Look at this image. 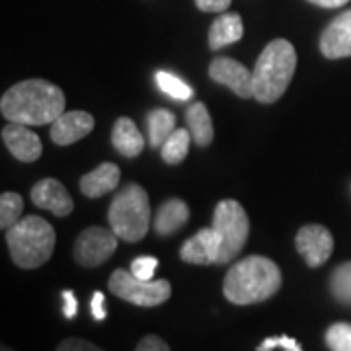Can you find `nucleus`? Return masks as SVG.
Here are the masks:
<instances>
[{"label":"nucleus","mask_w":351,"mask_h":351,"mask_svg":"<svg viewBox=\"0 0 351 351\" xmlns=\"http://www.w3.org/2000/svg\"><path fill=\"white\" fill-rule=\"evenodd\" d=\"M2 141L8 147L10 154L20 162H34L43 152V145L38 135L25 129L22 123L8 121V125L2 129Z\"/></svg>","instance_id":"15"},{"label":"nucleus","mask_w":351,"mask_h":351,"mask_svg":"<svg viewBox=\"0 0 351 351\" xmlns=\"http://www.w3.org/2000/svg\"><path fill=\"white\" fill-rule=\"evenodd\" d=\"M63 299H64V316H66V318H75L76 311H78V302H76L73 291H64Z\"/></svg>","instance_id":"33"},{"label":"nucleus","mask_w":351,"mask_h":351,"mask_svg":"<svg viewBox=\"0 0 351 351\" xmlns=\"http://www.w3.org/2000/svg\"><path fill=\"white\" fill-rule=\"evenodd\" d=\"M92 314H94L96 320H104L106 318V297L100 291H96L94 297H92Z\"/></svg>","instance_id":"32"},{"label":"nucleus","mask_w":351,"mask_h":351,"mask_svg":"<svg viewBox=\"0 0 351 351\" xmlns=\"http://www.w3.org/2000/svg\"><path fill=\"white\" fill-rule=\"evenodd\" d=\"M63 90L43 78L18 82L0 100L2 115L22 125H47L64 113Z\"/></svg>","instance_id":"1"},{"label":"nucleus","mask_w":351,"mask_h":351,"mask_svg":"<svg viewBox=\"0 0 351 351\" xmlns=\"http://www.w3.org/2000/svg\"><path fill=\"white\" fill-rule=\"evenodd\" d=\"M158 267V260L151 258V256H141L137 260H133L131 263V274L138 279H145V281H151L154 277V271Z\"/></svg>","instance_id":"28"},{"label":"nucleus","mask_w":351,"mask_h":351,"mask_svg":"<svg viewBox=\"0 0 351 351\" xmlns=\"http://www.w3.org/2000/svg\"><path fill=\"white\" fill-rule=\"evenodd\" d=\"M117 234L101 226H90L78 234L75 242V260L82 267H98L108 262L117 250Z\"/></svg>","instance_id":"8"},{"label":"nucleus","mask_w":351,"mask_h":351,"mask_svg":"<svg viewBox=\"0 0 351 351\" xmlns=\"http://www.w3.org/2000/svg\"><path fill=\"white\" fill-rule=\"evenodd\" d=\"M209 76L215 82L228 86L239 98H254V73L234 59L217 57L209 64Z\"/></svg>","instance_id":"9"},{"label":"nucleus","mask_w":351,"mask_h":351,"mask_svg":"<svg viewBox=\"0 0 351 351\" xmlns=\"http://www.w3.org/2000/svg\"><path fill=\"white\" fill-rule=\"evenodd\" d=\"M258 351H302L299 341L289 336H276V338L263 339L258 346Z\"/></svg>","instance_id":"27"},{"label":"nucleus","mask_w":351,"mask_h":351,"mask_svg":"<svg viewBox=\"0 0 351 351\" xmlns=\"http://www.w3.org/2000/svg\"><path fill=\"white\" fill-rule=\"evenodd\" d=\"M147 125L151 147H162L166 138L176 131V115L168 110H152L147 117Z\"/></svg>","instance_id":"21"},{"label":"nucleus","mask_w":351,"mask_h":351,"mask_svg":"<svg viewBox=\"0 0 351 351\" xmlns=\"http://www.w3.org/2000/svg\"><path fill=\"white\" fill-rule=\"evenodd\" d=\"M308 2L320 6V8H339V6L348 4L350 0H308Z\"/></svg>","instance_id":"34"},{"label":"nucleus","mask_w":351,"mask_h":351,"mask_svg":"<svg viewBox=\"0 0 351 351\" xmlns=\"http://www.w3.org/2000/svg\"><path fill=\"white\" fill-rule=\"evenodd\" d=\"M22 213H24L22 195H18L14 191H4L0 195V226L4 230H8L10 226L20 221Z\"/></svg>","instance_id":"23"},{"label":"nucleus","mask_w":351,"mask_h":351,"mask_svg":"<svg viewBox=\"0 0 351 351\" xmlns=\"http://www.w3.org/2000/svg\"><path fill=\"white\" fill-rule=\"evenodd\" d=\"M94 129V117L88 112H64L51 123V141L59 147H69L84 138Z\"/></svg>","instance_id":"13"},{"label":"nucleus","mask_w":351,"mask_h":351,"mask_svg":"<svg viewBox=\"0 0 351 351\" xmlns=\"http://www.w3.org/2000/svg\"><path fill=\"white\" fill-rule=\"evenodd\" d=\"M189 207L186 201L182 199H168L164 201L162 207L158 209L156 219H154V230L158 237H170L176 230L188 223Z\"/></svg>","instance_id":"19"},{"label":"nucleus","mask_w":351,"mask_h":351,"mask_svg":"<svg viewBox=\"0 0 351 351\" xmlns=\"http://www.w3.org/2000/svg\"><path fill=\"white\" fill-rule=\"evenodd\" d=\"M108 285L115 297L137 306H158L168 301L172 295V285L166 279L145 281L125 269H115Z\"/></svg>","instance_id":"7"},{"label":"nucleus","mask_w":351,"mask_h":351,"mask_svg":"<svg viewBox=\"0 0 351 351\" xmlns=\"http://www.w3.org/2000/svg\"><path fill=\"white\" fill-rule=\"evenodd\" d=\"M112 143L115 151L123 154L125 158H135L145 149V137L141 135L135 121L129 117H119L115 121L112 131Z\"/></svg>","instance_id":"17"},{"label":"nucleus","mask_w":351,"mask_h":351,"mask_svg":"<svg viewBox=\"0 0 351 351\" xmlns=\"http://www.w3.org/2000/svg\"><path fill=\"white\" fill-rule=\"evenodd\" d=\"M297 250L308 263V267H320L334 252V239L326 226L304 225L295 239Z\"/></svg>","instance_id":"10"},{"label":"nucleus","mask_w":351,"mask_h":351,"mask_svg":"<svg viewBox=\"0 0 351 351\" xmlns=\"http://www.w3.org/2000/svg\"><path fill=\"white\" fill-rule=\"evenodd\" d=\"M119 176H121V170H119L117 164H100L96 170H92V172L82 176V180H80V191L86 197H92V199L101 197V195H106V193H110V191L117 188Z\"/></svg>","instance_id":"16"},{"label":"nucleus","mask_w":351,"mask_h":351,"mask_svg":"<svg viewBox=\"0 0 351 351\" xmlns=\"http://www.w3.org/2000/svg\"><path fill=\"white\" fill-rule=\"evenodd\" d=\"M219 256H221V237L213 226L203 228L195 237L186 240V244L180 250V258L193 265L219 263Z\"/></svg>","instance_id":"14"},{"label":"nucleus","mask_w":351,"mask_h":351,"mask_svg":"<svg viewBox=\"0 0 351 351\" xmlns=\"http://www.w3.org/2000/svg\"><path fill=\"white\" fill-rule=\"evenodd\" d=\"M0 351H14V350H12V348H8V346H2V350H0Z\"/></svg>","instance_id":"35"},{"label":"nucleus","mask_w":351,"mask_h":351,"mask_svg":"<svg viewBox=\"0 0 351 351\" xmlns=\"http://www.w3.org/2000/svg\"><path fill=\"white\" fill-rule=\"evenodd\" d=\"M281 281L277 263L263 256H248L228 269L223 295L232 304H256L271 299L281 287Z\"/></svg>","instance_id":"2"},{"label":"nucleus","mask_w":351,"mask_h":351,"mask_svg":"<svg viewBox=\"0 0 351 351\" xmlns=\"http://www.w3.org/2000/svg\"><path fill=\"white\" fill-rule=\"evenodd\" d=\"M57 351H104V350L98 348V346H94L92 341H86V339L69 338V339H63V341L59 343Z\"/></svg>","instance_id":"29"},{"label":"nucleus","mask_w":351,"mask_h":351,"mask_svg":"<svg viewBox=\"0 0 351 351\" xmlns=\"http://www.w3.org/2000/svg\"><path fill=\"white\" fill-rule=\"evenodd\" d=\"M135 351H170L168 343L160 339L158 336H145V338L138 341L137 350Z\"/></svg>","instance_id":"30"},{"label":"nucleus","mask_w":351,"mask_h":351,"mask_svg":"<svg viewBox=\"0 0 351 351\" xmlns=\"http://www.w3.org/2000/svg\"><path fill=\"white\" fill-rule=\"evenodd\" d=\"M32 201H34L36 207L47 209L57 217H66V215L73 213V209H75L71 193L55 178L39 180L38 184L32 188Z\"/></svg>","instance_id":"12"},{"label":"nucleus","mask_w":351,"mask_h":351,"mask_svg":"<svg viewBox=\"0 0 351 351\" xmlns=\"http://www.w3.org/2000/svg\"><path fill=\"white\" fill-rule=\"evenodd\" d=\"M244 36V24L239 14L226 12L223 16H219L209 29V47L213 51H219L232 45L240 41Z\"/></svg>","instance_id":"18"},{"label":"nucleus","mask_w":351,"mask_h":351,"mask_svg":"<svg viewBox=\"0 0 351 351\" xmlns=\"http://www.w3.org/2000/svg\"><path fill=\"white\" fill-rule=\"evenodd\" d=\"M320 51L326 59L351 57V10L334 18L320 36Z\"/></svg>","instance_id":"11"},{"label":"nucleus","mask_w":351,"mask_h":351,"mask_svg":"<svg viewBox=\"0 0 351 351\" xmlns=\"http://www.w3.org/2000/svg\"><path fill=\"white\" fill-rule=\"evenodd\" d=\"M191 133L189 129H176L170 137L166 138L162 145V158L164 162L168 164H180L189 152V145H191Z\"/></svg>","instance_id":"22"},{"label":"nucleus","mask_w":351,"mask_h":351,"mask_svg":"<svg viewBox=\"0 0 351 351\" xmlns=\"http://www.w3.org/2000/svg\"><path fill=\"white\" fill-rule=\"evenodd\" d=\"M55 230L41 217H24L6 230V244L14 263L22 269H36L49 260L55 250Z\"/></svg>","instance_id":"4"},{"label":"nucleus","mask_w":351,"mask_h":351,"mask_svg":"<svg viewBox=\"0 0 351 351\" xmlns=\"http://www.w3.org/2000/svg\"><path fill=\"white\" fill-rule=\"evenodd\" d=\"M297 69V51L287 39H274L254 66V98L260 104L277 101L291 84Z\"/></svg>","instance_id":"3"},{"label":"nucleus","mask_w":351,"mask_h":351,"mask_svg":"<svg viewBox=\"0 0 351 351\" xmlns=\"http://www.w3.org/2000/svg\"><path fill=\"white\" fill-rule=\"evenodd\" d=\"M186 121H188V129L191 133V138L195 141V145H199V147L211 145L215 137L213 121H211V113H209L205 104L195 101L186 113Z\"/></svg>","instance_id":"20"},{"label":"nucleus","mask_w":351,"mask_h":351,"mask_svg":"<svg viewBox=\"0 0 351 351\" xmlns=\"http://www.w3.org/2000/svg\"><path fill=\"white\" fill-rule=\"evenodd\" d=\"M154 80H156V86L160 88L164 94H168L172 100L186 101L193 96V90H191L182 78L170 75V73H166V71H158V73L154 75Z\"/></svg>","instance_id":"24"},{"label":"nucleus","mask_w":351,"mask_h":351,"mask_svg":"<svg viewBox=\"0 0 351 351\" xmlns=\"http://www.w3.org/2000/svg\"><path fill=\"white\" fill-rule=\"evenodd\" d=\"M330 291L339 302L351 304V262H346L334 269L330 277Z\"/></svg>","instance_id":"25"},{"label":"nucleus","mask_w":351,"mask_h":351,"mask_svg":"<svg viewBox=\"0 0 351 351\" xmlns=\"http://www.w3.org/2000/svg\"><path fill=\"white\" fill-rule=\"evenodd\" d=\"M232 0H195L201 12H225Z\"/></svg>","instance_id":"31"},{"label":"nucleus","mask_w":351,"mask_h":351,"mask_svg":"<svg viewBox=\"0 0 351 351\" xmlns=\"http://www.w3.org/2000/svg\"><path fill=\"white\" fill-rule=\"evenodd\" d=\"M326 343L330 351H351V326L350 324H334L328 328Z\"/></svg>","instance_id":"26"},{"label":"nucleus","mask_w":351,"mask_h":351,"mask_svg":"<svg viewBox=\"0 0 351 351\" xmlns=\"http://www.w3.org/2000/svg\"><path fill=\"white\" fill-rule=\"evenodd\" d=\"M221 237V256L219 265L232 262L246 246L250 234V221L239 201L223 199L215 207L213 225Z\"/></svg>","instance_id":"6"},{"label":"nucleus","mask_w":351,"mask_h":351,"mask_svg":"<svg viewBox=\"0 0 351 351\" xmlns=\"http://www.w3.org/2000/svg\"><path fill=\"white\" fill-rule=\"evenodd\" d=\"M108 219L112 230L119 239L125 242H141L147 237L151 223V205L147 191L137 184L125 186L112 201Z\"/></svg>","instance_id":"5"}]
</instances>
